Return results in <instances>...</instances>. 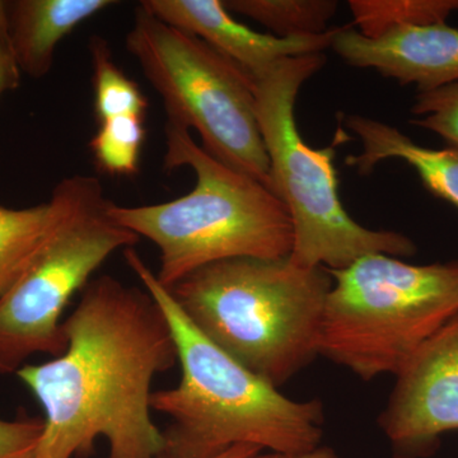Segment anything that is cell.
Listing matches in <instances>:
<instances>
[{"label": "cell", "mask_w": 458, "mask_h": 458, "mask_svg": "<svg viewBox=\"0 0 458 458\" xmlns=\"http://www.w3.org/2000/svg\"><path fill=\"white\" fill-rule=\"evenodd\" d=\"M333 276L289 258L213 262L168 289L214 345L274 387L318 355Z\"/></svg>", "instance_id": "obj_3"}, {"label": "cell", "mask_w": 458, "mask_h": 458, "mask_svg": "<svg viewBox=\"0 0 458 458\" xmlns=\"http://www.w3.org/2000/svg\"><path fill=\"white\" fill-rule=\"evenodd\" d=\"M168 25L200 38L251 77L286 57L322 54L331 47L337 27L321 35L278 38L238 22L221 0H143Z\"/></svg>", "instance_id": "obj_11"}, {"label": "cell", "mask_w": 458, "mask_h": 458, "mask_svg": "<svg viewBox=\"0 0 458 458\" xmlns=\"http://www.w3.org/2000/svg\"><path fill=\"white\" fill-rule=\"evenodd\" d=\"M231 13L242 14L261 23L278 38L321 35L336 13L333 0H225Z\"/></svg>", "instance_id": "obj_15"}, {"label": "cell", "mask_w": 458, "mask_h": 458, "mask_svg": "<svg viewBox=\"0 0 458 458\" xmlns=\"http://www.w3.org/2000/svg\"><path fill=\"white\" fill-rule=\"evenodd\" d=\"M21 74L9 42L5 2L0 0V98L20 87Z\"/></svg>", "instance_id": "obj_21"}, {"label": "cell", "mask_w": 458, "mask_h": 458, "mask_svg": "<svg viewBox=\"0 0 458 458\" xmlns=\"http://www.w3.org/2000/svg\"><path fill=\"white\" fill-rule=\"evenodd\" d=\"M349 7L361 35L377 38L396 27L445 22L458 0H352Z\"/></svg>", "instance_id": "obj_17"}, {"label": "cell", "mask_w": 458, "mask_h": 458, "mask_svg": "<svg viewBox=\"0 0 458 458\" xmlns=\"http://www.w3.org/2000/svg\"><path fill=\"white\" fill-rule=\"evenodd\" d=\"M68 348L16 375L45 411L33 458L89 454L105 438L107 458H159L164 432L152 419V382L179 361L167 318L147 289L111 276L90 280L63 322Z\"/></svg>", "instance_id": "obj_1"}, {"label": "cell", "mask_w": 458, "mask_h": 458, "mask_svg": "<svg viewBox=\"0 0 458 458\" xmlns=\"http://www.w3.org/2000/svg\"><path fill=\"white\" fill-rule=\"evenodd\" d=\"M331 49L349 65L415 84L419 92L458 82V30L445 22L396 27L377 38L337 27Z\"/></svg>", "instance_id": "obj_10"}, {"label": "cell", "mask_w": 458, "mask_h": 458, "mask_svg": "<svg viewBox=\"0 0 458 458\" xmlns=\"http://www.w3.org/2000/svg\"><path fill=\"white\" fill-rule=\"evenodd\" d=\"M56 216L57 207L51 198L47 203L22 209L0 205V297L23 276Z\"/></svg>", "instance_id": "obj_14"}, {"label": "cell", "mask_w": 458, "mask_h": 458, "mask_svg": "<svg viewBox=\"0 0 458 458\" xmlns=\"http://www.w3.org/2000/svg\"><path fill=\"white\" fill-rule=\"evenodd\" d=\"M165 170L191 168L195 188L165 203L108 208L117 225L155 243L165 288L213 262L289 258L291 216L269 189L214 158L176 123H165Z\"/></svg>", "instance_id": "obj_4"}, {"label": "cell", "mask_w": 458, "mask_h": 458, "mask_svg": "<svg viewBox=\"0 0 458 458\" xmlns=\"http://www.w3.org/2000/svg\"><path fill=\"white\" fill-rule=\"evenodd\" d=\"M44 420L38 418L0 419V458H33Z\"/></svg>", "instance_id": "obj_20"}, {"label": "cell", "mask_w": 458, "mask_h": 458, "mask_svg": "<svg viewBox=\"0 0 458 458\" xmlns=\"http://www.w3.org/2000/svg\"><path fill=\"white\" fill-rule=\"evenodd\" d=\"M328 273L318 355L363 381L399 375L458 312V261L418 267L369 254Z\"/></svg>", "instance_id": "obj_6"}, {"label": "cell", "mask_w": 458, "mask_h": 458, "mask_svg": "<svg viewBox=\"0 0 458 458\" xmlns=\"http://www.w3.org/2000/svg\"><path fill=\"white\" fill-rule=\"evenodd\" d=\"M126 50L162 98L168 123L195 129L210 156L270 190L251 75L141 3L126 33Z\"/></svg>", "instance_id": "obj_8"}, {"label": "cell", "mask_w": 458, "mask_h": 458, "mask_svg": "<svg viewBox=\"0 0 458 458\" xmlns=\"http://www.w3.org/2000/svg\"><path fill=\"white\" fill-rule=\"evenodd\" d=\"M322 54L286 57L252 77L256 117L269 158L270 191L293 227L289 260L301 267L340 270L369 254L410 258L417 246L394 231H373L343 207L335 146L310 147L298 131L294 106L302 84L325 65Z\"/></svg>", "instance_id": "obj_5"}, {"label": "cell", "mask_w": 458, "mask_h": 458, "mask_svg": "<svg viewBox=\"0 0 458 458\" xmlns=\"http://www.w3.org/2000/svg\"><path fill=\"white\" fill-rule=\"evenodd\" d=\"M261 452L264 451L254 447V445H237V447L231 448V450L216 458H255Z\"/></svg>", "instance_id": "obj_23"}, {"label": "cell", "mask_w": 458, "mask_h": 458, "mask_svg": "<svg viewBox=\"0 0 458 458\" xmlns=\"http://www.w3.org/2000/svg\"><path fill=\"white\" fill-rule=\"evenodd\" d=\"M126 264L161 307L176 343L181 379L155 391L153 411L170 418L159 458H216L237 445L300 454L322 439L321 401H294L241 366L192 325L132 247Z\"/></svg>", "instance_id": "obj_2"}, {"label": "cell", "mask_w": 458, "mask_h": 458, "mask_svg": "<svg viewBox=\"0 0 458 458\" xmlns=\"http://www.w3.org/2000/svg\"><path fill=\"white\" fill-rule=\"evenodd\" d=\"M113 0H12L5 2L9 42L21 73L41 80L50 73L57 45Z\"/></svg>", "instance_id": "obj_12"}, {"label": "cell", "mask_w": 458, "mask_h": 458, "mask_svg": "<svg viewBox=\"0 0 458 458\" xmlns=\"http://www.w3.org/2000/svg\"><path fill=\"white\" fill-rule=\"evenodd\" d=\"M92 64L93 105L98 123L126 114L146 116L148 99L140 84L114 62L106 38L95 35L89 44Z\"/></svg>", "instance_id": "obj_16"}, {"label": "cell", "mask_w": 458, "mask_h": 458, "mask_svg": "<svg viewBox=\"0 0 458 458\" xmlns=\"http://www.w3.org/2000/svg\"><path fill=\"white\" fill-rule=\"evenodd\" d=\"M345 123L361 141V152L349 156L346 165L361 174H369L379 162L400 159L417 171L427 190L458 209L457 148L434 149L419 146L394 126L360 114L346 117Z\"/></svg>", "instance_id": "obj_13"}, {"label": "cell", "mask_w": 458, "mask_h": 458, "mask_svg": "<svg viewBox=\"0 0 458 458\" xmlns=\"http://www.w3.org/2000/svg\"><path fill=\"white\" fill-rule=\"evenodd\" d=\"M56 221L23 276L0 297V375L17 373L32 355L68 348L62 318L77 292L114 252L140 240L108 214L98 177L74 174L54 188Z\"/></svg>", "instance_id": "obj_7"}, {"label": "cell", "mask_w": 458, "mask_h": 458, "mask_svg": "<svg viewBox=\"0 0 458 458\" xmlns=\"http://www.w3.org/2000/svg\"><path fill=\"white\" fill-rule=\"evenodd\" d=\"M255 458H340L335 451L325 445H318L311 451L300 452V454H279V452H267L258 454Z\"/></svg>", "instance_id": "obj_22"}, {"label": "cell", "mask_w": 458, "mask_h": 458, "mask_svg": "<svg viewBox=\"0 0 458 458\" xmlns=\"http://www.w3.org/2000/svg\"><path fill=\"white\" fill-rule=\"evenodd\" d=\"M411 113V123L436 132L448 147L458 149V82L418 92Z\"/></svg>", "instance_id": "obj_19"}, {"label": "cell", "mask_w": 458, "mask_h": 458, "mask_svg": "<svg viewBox=\"0 0 458 458\" xmlns=\"http://www.w3.org/2000/svg\"><path fill=\"white\" fill-rule=\"evenodd\" d=\"M378 421L397 458L428 456L458 429V312L401 369Z\"/></svg>", "instance_id": "obj_9"}, {"label": "cell", "mask_w": 458, "mask_h": 458, "mask_svg": "<svg viewBox=\"0 0 458 458\" xmlns=\"http://www.w3.org/2000/svg\"><path fill=\"white\" fill-rule=\"evenodd\" d=\"M146 116L126 114L98 123L89 141L96 165L110 176L131 177L140 172L141 150L146 141Z\"/></svg>", "instance_id": "obj_18"}]
</instances>
